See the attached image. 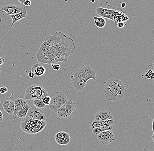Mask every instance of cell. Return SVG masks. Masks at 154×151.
I'll return each instance as SVG.
<instances>
[{
  "instance_id": "cell-1",
  "label": "cell",
  "mask_w": 154,
  "mask_h": 151,
  "mask_svg": "<svg viewBox=\"0 0 154 151\" xmlns=\"http://www.w3.org/2000/svg\"><path fill=\"white\" fill-rule=\"evenodd\" d=\"M75 50L74 40L61 32H57L45 38L36 55L38 62L52 64L59 62H67L69 56Z\"/></svg>"
},
{
  "instance_id": "cell-2",
  "label": "cell",
  "mask_w": 154,
  "mask_h": 151,
  "mask_svg": "<svg viewBox=\"0 0 154 151\" xmlns=\"http://www.w3.org/2000/svg\"><path fill=\"white\" fill-rule=\"evenodd\" d=\"M125 83L118 78L108 80L104 90L106 98L110 101L122 99L125 95Z\"/></svg>"
},
{
  "instance_id": "cell-3",
  "label": "cell",
  "mask_w": 154,
  "mask_h": 151,
  "mask_svg": "<svg viewBox=\"0 0 154 151\" xmlns=\"http://www.w3.org/2000/svg\"><path fill=\"white\" fill-rule=\"evenodd\" d=\"M47 125L46 121L34 120L26 116L20 123V128L24 132L29 134H35L40 132Z\"/></svg>"
},
{
  "instance_id": "cell-4",
  "label": "cell",
  "mask_w": 154,
  "mask_h": 151,
  "mask_svg": "<svg viewBox=\"0 0 154 151\" xmlns=\"http://www.w3.org/2000/svg\"><path fill=\"white\" fill-rule=\"evenodd\" d=\"M47 96H48V93L42 86L32 84L27 87L24 95V99H42L43 98Z\"/></svg>"
},
{
  "instance_id": "cell-5",
  "label": "cell",
  "mask_w": 154,
  "mask_h": 151,
  "mask_svg": "<svg viewBox=\"0 0 154 151\" xmlns=\"http://www.w3.org/2000/svg\"><path fill=\"white\" fill-rule=\"evenodd\" d=\"M51 101L49 107L53 112L57 113L60 108L67 101L65 94L61 92H54L50 95Z\"/></svg>"
},
{
  "instance_id": "cell-6",
  "label": "cell",
  "mask_w": 154,
  "mask_h": 151,
  "mask_svg": "<svg viewBox=\"0 0 154 151\" xmlns=\"http://www.w3.org/2000/svg\"><path fill=\"white\" fill-rule=\"evenodd\" d=\"M73 87L78 91H83L87 85V81L81 71L77 69L70 77Z\"/></svg>"
},
{
  "instance_id": "cell-7",
  "label": "cell",
  "mask_w": 154,
  "mask_h": 151,
  "mask_svg": "<svg viewBox=\"0 0 154 151\" xmlns=\"http://www.w3.org/2000/svg\"><path fill=\"white\" fill-rule=\"evenodd\" d=\"M77 108L76 105L74 101L67 100L57 111V116L60 118H69L73 111Z\"/></svg>"
},
{
  "instance_id": "cell-8",
  "label": "cell",
  "mask_w": 154,
  "mask_h": 151,
  "mask_svg": "<svg viewBox=\"0 0 154 151\" xmlns=\"http://www.w3.org/2000/svg\"><path fill=\"white\" fill-rule=\"evenodd\" d=\"M26 116L38 121H46V117L41 109L36 107H30Z\"/></svg>"
},
{
  "instance_id": "cell-9",
  "label": "cell",
  "mask_w": 154,
  "mask_h": 151,
  "mask_svg": "<svg viewBox=\"0 0 154 151\" xmlns=\"http://www.w3.org/2000/svg\"><path fill=\"white\" fill-rule=\"evenodd\" d=\"M98 140L103 145L110 144L114 140V134L112 130H107L100 133L97 135Z\"/></svg>"
},
{
  "instance_id": "cell-10",
  "label": "cell",
  "mask_w": 154,
  "mask_h": 151,
  "mask_svg": "<svg viewBox=\"0 0 154 151\" xmlns=\"http://www.w3.org/2000/svg\"><path fill=\"white\" fill-rule=\"evenodd\" d=\"M116 11V10L107 9L102 7H97L96 10V13L98 15L113 21Z\"/></svg>"
},
{
  "instance_id": "cell-11",
  "label": "cell",
  "mask_w": 154,
  "mask_h": 151,
  "mask_svg": "<svg viewBox=\"0 0 154 151\" xmlns=\"http://www.w3.org/2000/svg\"><path fill=\"white\" fill-rule=\"evenodd\" d=\"M23 7H24L17 5H6L4 6L1 8L0 12L5 11L6 12L5 15L7 16L14 15L20 12Z\"/></svg>"
},
{
  "instance_id": "cell-12",
  "label": "cell",
  "mask_w": 154,
  "mask_h": 151,
  "mask_svg": "<svg viewBox=\"0 0 154 151\" xmlns=\"http://www.w3.org/2000/svg\"><path fill=\"white\" fill-rule=\"evenodd\" d=\"M79 69L83 74L87 81L90 79H92L94 81L96 80V72L93 69H91L90 66L88 65H84L79 68Z\"/></svg>"
},
{
  "instance_id": "cell-13",
  "label": "cell",
  "mask_w": 154,
  "mask_h": 151,
  "mask_svg": "<svg viewBox=\"0 0 154 151\" xmlns=\"http://www.w3.org/2000/svg\"><path fill=\"white\" fill-rule=\"evenodd\" d=\"M112 114L109 111L105 110H99L95 115V120L98 121H106L112 119Z\"/></svg>"
},
{
  "instance_id": "cell-14",
  "label": "cell",
  "mask_w": 154,
  "mask_h": 151,
  "mask_svg": "<svg viewBox=\"0 0 154 151\" xmlns=\"http://www.w3.org/2000/svg\"><path fill=\"white\" fill-rule=\"evenodd\" d=\"M10 17L11 19H12V22L10 29L12 28L13 25L15 23L20 21L21 19H24V18H26L27 17V11L26 8L23 7V8L22 10L20 12L14 14V15H11Z\"/></svg>"
},
{
  "instance_id": "cell-15",
  "label": "cell",
  "mask_w": 154,
  "mask_h": 151,
  "mask_svg": "<svg viewBox=\"0 0 154 151\" xmlns=\"http://www.w3.org/2000/svg\"><path fill=\"white\" fill-rule=\"evenodd\" d=\"M114 124L113 118L106 120V121H98L94 120L91 125V129H93L95 128L99 127L103 125H112Z\"/></svg>"
},
{
  "instance_id": "cell-16",
  "label": "cell",
  "mask_w": 154,
  "mask_h": 151,
  "mask_svg": "<svg viewBox=\"0 0 154 151\" xmlns=\"http://www.w3.org/2000/svg\"><path fill=\"white\" fill-rule=\"evenodd\" d=\"M31 71L34 74L35 76L40 77L43 75L46 72V69L44 66L41 64L36 63L32 65L31 68Z\"/></svg>"
},
{
  "instance_id": "cell-17",
  "label": "cell",
  "mask_w": 154,
  "mask_h": 151,
  "mask_svg": "<svg viewBox=\"0 0 154 151\" xmlns=\"http://www.w3.org/2000/svg\"><path fill=\"white\" fill-rule=\"evenodd\" d=\"M14 108L13 114L15 115H16V113L18 111L23 108L26 104H27L25 100L21 98H18L14 100Z\"/></svg>"
},
{
  "instance_id": "cell-18",
  "label": "cell",
  "mask_w": 154,
  "mask_h": 151,
  "mask_svg": "<svg viewBox=\"0 0 154 151\" xmlns=\"http://www.w3.org/2000/svg\"><path fill=\"white\" fill-rule=\"evenodd\" d=\"M3 107L6 112L9 114H12L14 111V103L13 101L7 100L3 104Z\"/></svg>"
},
{
  "instance_id": "cell-19",
  "label": "cell",
  "mask_w": 154,
  "mask_h": 151,
  "mask_svg": "<svg viewBox=\"0 0 154 151\" xmlns=\"http://www.w3.org/2000/svg\"><path fill=\"white\" fill-rule=\"evenodd\" d=\"M129 19L128 15H126L125 13H123L122 11H116L115 16H114L113 22L115 23H119V22H124L128 21Z\"/></svg>"
},
{
  "instance_id": "cell-20",
  "label": "cell",
  "mask_w": 154,
  "mask_h": 151,
  "mask_svg": "<svg viewBox=\"0 0 154 151\" xmlns=\"http://www.w3.org/2000/svg\"><path fill=\"white\" fill-rule=\"evenodd\" d=\"M112 125H103L92 129V132L94 135H97L100 133L107 130H112Z\"/></svg>"
},
{
  "instance_id": "cell-21",
  "label": "cell",
  "mask_w": 154,
  "mask_h": 151,
  "mask_svg": "<svg viewBox=\"0 0 154 151\" xmlns=\"http://www.w3.org/2000/svg\"><path fill=\"white\" fill-rule=\"evenodd\" d=\"M29 105L28 104H26L16 114V116L18 118H24L26 116L29 109L30 108Z\"/></svg>"
},
{
  "instance_id": "cell-22",
  "label": "cell",
  "mask_w": 154,
  "mask_h": 151,
  "mask_svg": "<svg viewBox=\"0 0 154 151\" xmlns=\"http://www.w3.org/2000/svg\"><path fill=\"white\" fill-rule=\"evenodd\" d=\"M93 19H94V21H95V25L98 28H102L104 27L105 26H106V22L105 19L103 18V17H98L95 16L93 18Z\"/></svg>"
},
{
  "instance_id": "cell-23",
  "label": "cell",
  "mask_w": 154,
  "mask_h": 151,
  "mask_svg": "<svg viewBox=\"0 0 154 151\" xmlns=\"http://www.w3.org/2000/svg\"><path fill=\"white\" fill-rule=\"evenodd\" d=\"M33 104L35 107L39 109L44 108L46 105L43 103L42 99L33 100Z\"/></svg>"
},
{
  "instance_id": "cell-24",
  "label": "cell",
  "mask_w": 154,
  "mask_h": 151,
  "mask_svg": "<svg viewBox=\"0 0 154 151\" xmlns=\"http://www.w3.org/2000/svg\"><path fill=\"white\" fill-rule=\"evenodd\" d=\"M154 72L151 69H150L149 71H147L145 76L149 80H153L154 79Z\"/></svg>"
},
{
  "instance_id": "cell-25",
  "label": "cell",
  "mask_w": 154,
  "mask_h": 151,
  "mask_svg": "<svg viewBox=\"0 0 154 151\" xmlns=\"http://www.w3.org/2000/svg\"><path fill=\"white\" fill-rule=\"evenodd\" d=\"M42 101H43V103L45 105L49 106V104H50V102H51V97H50V96H45V97L43 98Z\"/></svg>"
},
{
  "instance_id": "cell-26",
  "label": "cell",
  "mask_w": 154,
  "mask_h": 151,
  "mask_svg": "<svg viewBox=\"0 0 154 151\" xmlns=\"http://www.w3.org/2000/svg\"><path fill=\"white\" fill-rule=\"evenodd\" d=\"M56 142L59 145L61 146H64V145H67L65 141L61 138H55Z\"/></svg>"
},
{
  "instance_id": "cell-27",
  "label": "cell",
  "mask_w": 154,
  "mask_h": 151,
  "mask_svg": "<svg viewBox=\"0 0 154 151\" xmlns=\"http://www.w3.org/2000/svg\"><path fill=\"white\" fill-rule=\"evenodd\" d=\"M51 66L52 67L53 70L54 71H58L60 69V66L59 64L54 63V64H51Z\"/></svg>"
},
{
  "instance_id": "cell-28",
  "label": "cell",
  "mask_w": 154,
  "mask_h": 151,
  "mask_svg": "<svg viewBox=\"0 0 154 151\" xmlns=\"http://www.w3.org/2000/svg\"><path fill=\"white\" fill-rule=\"evenodd\" d=\"M65 131H60V132H58L55 134L54 136V138H61V137L65 134Z\"/></svg>"
},
{
  "instance_id": "cell-29",
  "label": "cell",
  "mask_w": 154,
  "mask_h": 151,
  "mask_svg": "<svg viewBox=\"0 0 154 151\" xmlns=\"http://www.w3.org/2000/svg\"><path fill=\"white\" fill-rule=\"evenodd\" d=\"M8 89L5 86H2L0 87V93L2 95L5 94L8 92Z\"/></svg>"
},
{
  "instance_id": "cell-30",
  "label": "cell",
  "mask_w": 154,
  "mask_h": 151,
  "mask_svg": "<svg viewBox=\"0 0 154 151\" xmlns=\"http://www.w3.org/2000/svg\"><path fill=\"white\" fill-rule=\"evenodd\" d=\"M32 2L30 0H26L24 2L23 5L26 6H29L31 5Z\"/></svg>"
},
{
  "instance_id": "cell-31",
  "label": "cell",
  "mask_w": 154,
  "mask_h": 151,
  "mask_svg": "<svg viewBox=\"0 0 154 151\" xmlns=\"http://www.w3.org/2000/svg\"><path fill=\"white\" fill-rule=\"evenodd\" d=\"M125 24L123 22H119L117 23V26L119 28L122 29L125 26Z\"/></svg>"
},
{
  "instance_id": "cell-32",
  "label": "cell",
  "mask_w": 154,
  "mask_h": 151,
  "mask_svg": "<svg viewBox=\"0 0 154 151\" xmlns=\"http://www.w3.org/2000/svg\"><path fill=\"white\" fill-rule=\"evenodd\" d=\"M28 76L30 78H33L34 77L35 75L32 71H30L29 73Z\"/></svg>"
},
{
  "instance_id": "cell-33",
  "label": "cell",
  "mask_w": 154,
  "mask_h": 151,
  "mask_svg": "<svg viewBox=\"0 0 154 151\" xmlns=\"http://www.w3.org/2000/svg\"><path fill=\"white\" fill-rule=\"evenodd\" d=\"M1 102V100H0V103ZM3 114L0 110V122H2L3 121Z\"/></svg>"
},
{
  "instance_id": "cell-34",
  "label": "cell",
  "mask_w": 154,
  "mask_h": 151,
  "mask_svg": "<svg viewBox=\"0 0 154 151\" xmlns=\"http://www.w3.org/2000/svg\"><path fill=\"white\" fill-rule=\"evenodd\" d=\"M5 62V59L2 57H0V66L4 64Z\"/></svg>"
},
{
  "instance_id": "cell-35",
  "label": "cell",
  "mask_w": 154,
  "mask_h": 151,
  "mask_svg": "<svg viewBox=\"0 0 154 151\" xmlns=\"http://www.w3.org/2000/svg\"><path fill=\"white\" fill-rule=\"evenodd\" d=\"M18 1H19V2L20 3H21V4L23 5V2H25V1H26V0H18Z\"/></svg>"
},
{
  "instance_id": "cell-36",
  "label": "cell",
  "mask_w": 154,
  "mask_h": 151,
  "mask_svg": "<svg viewBox=\"0 0 154 151\" xmlns=\"http://www.w3.org/2000/svg\"><path fill=\"white\" fill-rule=\"evenodd\" d=\"M154 120H153L152 123V129L153 133H154Z\"/></svg>"
},
{
  "instance_id": "cell-37",
  "label": "cell",
  "mask_w": 154,
  "mask_h": 151,
  "mask_svg": "<svg viewBox=\"0 0 154 151\" xmlns=\"http://www.w3.org/2000/svg\"><path fill=\"white\" fill-rule=\"evenodd\" d=\"M121 7L124 8L125 7V6H126V4H125V3H122V4H121Z\"/></svg>"
},
{
  "instance_id": "cell-38",
  "label": "cell",
  "mask_w": 154,
  "mask_h": 151,
  "mask_svg": "<svg viewBox=\"0 0 154 151\" xmlns=\"http://www.w3.org/2000/svg\"><path fill=\"white\" fill-rule=\"evenodd\" d=\"M154 133H153L152 135V139L153 142H154Z\"/></svg>"
},
{
  "instance_id": "cell-39",
  "label": "cell",
  "mask_w": 154,
  "mask_h": 151,
  "mask_svg": "<svg viewBox=\"0 0 154 151\" xmlns=\"http://www.w3.org/2000/svg\"><path fill=\"white\" fill-rule=\"evenodd\" d=\"M2 68H1V66H0V74H1V72H2Z\"/></svg>"
}]
</instances>
